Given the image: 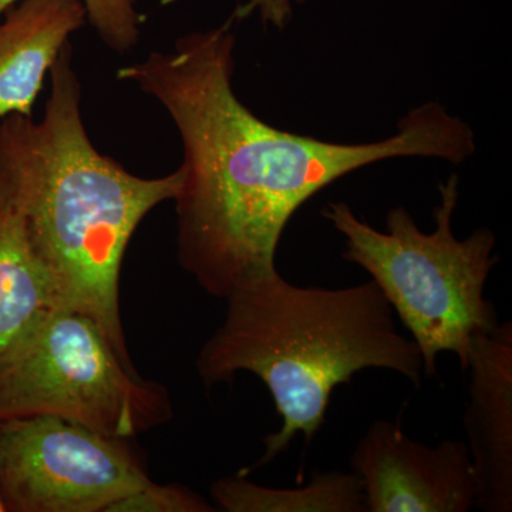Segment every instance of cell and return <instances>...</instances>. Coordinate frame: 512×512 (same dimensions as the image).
Segmentation results:
<instances>
[{"label": "cell", "mask_w": 512, "mask_h": 512, "mask_svg": "<svg viewBox=\"0 0 512 512\" xmlns=\"http://www.w3.org/2000/svg\"><path fill=\"white\" fill-rule=\"evenodd\" d=\"M464 429L477 481L476 508L512 511V323L473 339Z\"/></svg>", "instance_id": "cell-8"}, {"label": "cell", "mask_w": 512, "mask_h": 512, "mask_svg": "<svg viewBox=\"0 0 512 512\" xmlns=\"http://www.w3.org/2000/svg\"><path fill=\"white\" fill-rule=\"evenodd\" d=\"M49 74L39 120L13 114L0 121V204L22 218L56 308L89 316L131 363L120 318L121 264L141 221L177 197L183 173L138 177L93 146L70 43Z\"/></svg>", "instance_id": "cell-2"}, {"label": "cell", "mask_w": 512, "mask_h": 512, "mask_svg": "<svg viewBox=\"0 0 512 512\" xmlns=\"http://www.w3.org/2000/svg\"><path fill=\"white\" fill-rule=\"evenodd\" d=\"M150 481L123 439L60 417L0 421L5 511L107 512Z\"/></svg>", "instance_id": "cell-6"}, {"label": "cell", "mask_w": 512, "mask_h": 512, "mask_svg": "<svg viewBox=\"0 0 512 512\" xmlns=\"http://www.w3.org/2000/svg\"><path fill=\"white\" fill-rule=\"evenodd\" d=\"M234 23L231 16L117 70L121 82L157 100L180 133L178 261L205 292L224 299L278 271L286 225L340 178L397 157L463 164L477 148L470 124L437 101L414 107L392 137L372 143H335L265 123L234 92Z\"/></svg>", "instance_id": "cell-1"}, {"label": "cell", "mask_w": 512, "mask_h": 512, "mask_svg": "<svg viewBox=\"0 0 512 512\" xmlns=\"http://www.w3.org/2000/svg\"><path fill=\"white\" fill-rule=\"evenodd\" d=\"M217 507L227 512H367L362 480L355 473H315L298 488L262 487L244 474L211 485Z\"/></svg>", "instance_id": "cell-10"}, {"label": "cell", "mask_w": 512, "mask_h": 512, "mask_svg": "<svg viewBox=\"0 0 512 512\" xmlns=\"http://www.w3.org/2000/svg\"><path fill=\"white\" fill-rule=\"evenodd\" d=\"M0 512H5V507H3L2 500H0Z\"/></svg>", "instance_id": "cell-15"}, {"label": "cell", "mask_w": 512, "mask_h": 512, "mask_svg": "<svg viewBox=\"0 0 512 512\" xmlns=\"http://www.w3.org/2000/svg\"><path fill=\"white\" fill-rule=\"evenodd\" d=\"M431 232L421 231L404 207L387 212L386 231L357 217L346 202H329L323 217L345 239L342 256L379 286L394 315L409 330L423 359V373L437 375V357L451 352L466 372L473 339L498 326L497 309L485 285L498 264L497 238L478 228L457 239L453 217L458 177L439 185Z\"/></svg>", "instance_id": "cell-4"}, {"label": "cell", "mask_w": 512, "mask_h": 512, "mask_svg": "<svg viewBox=\"0 0 512 512\" xmlns=\"http://www.w3.org/2000/svg\"><path fill=\"white\" fill-rule=\"evenodd\" d=\"M305 3L306 0H296ZM258 13L265 25L275 26L276 29H284L292 18L291 0H248L244 5H239L232 18L242 20Z\"/></svg>", "instance_id": "cell-14"}, {"label": "cell", "mask_w": 512, "mask_h": 512, "mask_svg": "<svg viewBox=\"0 0 512 512\" xmlns=\"http://www.w3.org/2000/svg\"><path fill=\"white\" fill-rule=\"evenodd\" d=\"M215 508L200 495L180 485L150 481L140 490L111 505L107 512H211Z\"/></svg>", "instance_id": "cell-13"}, {"label": "cell", "mask_w": 512, "mask_h": 512, "mask_svg": "<svg viewBox=\"0 0 512 512\" xmlns=\"http://www.w3.org/2000/svg\"><path fill=\"white\" fill-rule=\"evenodd\" d=\"M49 308L56 305L45 266L22 218L0 204V350Z\"/></svg>", "instance_id": "cell-11"}, {"label": "cell", "mask_w": 512, "mask_h": 512, "mask_svg": "<svg viewBox=\"0 0 512 512\" xmlns=\"http://www.w3.org/2000/svg\"><path fill=\"white\" fill-rule=\"evenodd\" d=\"M171 414L164 387L138 375L82 313L45 309L0 350V421L60 417L126 440Z\"/></svg>", "instance_id": "cell-5"}, {"label": "cell", "mask_w": 512, "mask_h": 512, "mask_svg": "<svg viewBox=\"0 0 512 512\" xmlns=\"http://www.w3.org/2000/svg\"><path fill=\"white\" fill-rule=\"evenodd\" d=\"M20 0H0V16ZM97 36L113 52L127 55L141 36L136 0H80Z\"/></svg>", "instance_id": "cell-12"}, {"label": "cell", "mask_w": 512, "mask_h": 512, "mask_svg": "<svg viewBox=\"0 0 512 512\" xmlns=\"http://www.w3.org/2000/svg\"><path fill=\"white\" fill-rule=\"evenodd\" d=\"M227 316L197 359L205 386L239 372L264 382L282 419L264 439V467L298 434L306 444L325 426L330 397L367 369L389 370L420 386L423 359L397 329L392 306L373 281L328 289L296 286L278 271L251 279L227 296Z\"/></svg>", "instance_id": "cell-3"}, {"label": "cell", "mask_w": 512, "mask_h": 512, "mask_svg": "<svg viewBox=\"0 0 512 512\" xmlns=\"http://www.w3.org/2000/svg\"><path fill=\"white\" fill-rule=\"evenodd\" d=\"M362 480L367 512H468L477 481L466 441L426 446L399 423L377 420L350 457Z\"/></svg>", "instance_id": "cell-7"}, {"label": "cell", "mask_w": 512, "mask_h": 512, "mask_svg": "<svg viewBox=\"0 0 512 512\" xmlns=\"http://www.w3.org/2000/svg\"><path fill=\"white\" fill-rule=\"evenodd\" d=\"M86 22L80 0H20L0 16V121L33 117L47 74Z\"/></svg>", "instance_id": "cell-9"}]
</instances>
